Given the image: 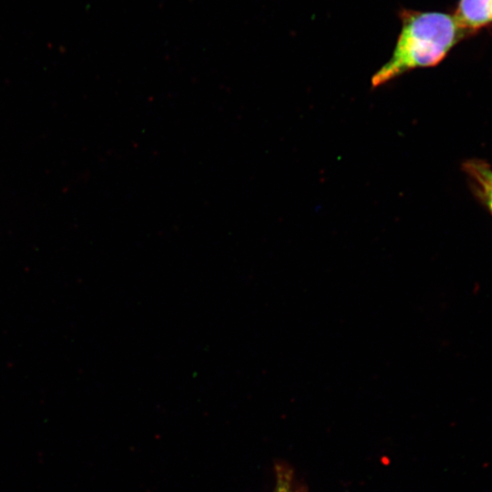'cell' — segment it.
<instances>
[{"instance_id": "2", "label": "cell", "mask_w": 492, "mask_h": 492, "mask_svg": "<svg viewBox=\"0 0 492 492\" xmlns=\"http://www.w3.org/2000/svg\"><path fill=\"white\" fill-rule=\"evenodd\" d=\"M463 169L475 194L492 216V168L483 159H467Z\"/></svg>"}, {"instance_id": "1", "label": "cell", "mask_w": 492, "mask_h": 492, "mask_svg": "<svg viewBox=\"0 0 492 492\" xmlns=\"http://www.w3.org/2000/svg\"><path fill=\"white\" fill-rule=\"evenodd\" d=\"M402 28L391 58L373 76L381 86L418 67L440 63L469 32L454 15L438 12L403 10Z\"/></svg>"}, {"instance_id": "3", "label": "cell", "mask_w": 492, "mask_h": 492, "mask_svg": "<svg viewBox=\"0 0 492 492\" xmlns=\"http://www.w3.org/2000/svg\"><path fill=\"white\" fill-rule=\"evenodd\" d=\"M454 16L473 33L492 23V0H460Z\"/></svg>"}, {"instance_id": "4", "label": "cell", "mask_w": 492, "mask_h": 492, "mask_svg": "<svg viewBox=\"0 0 492 492\" xmlns=\"http://www.w3.org/2000/svg\"><path fill=\"white\" fill-rule=\"evenodd\" d=\"M276 487L274 492H296L291 470L278 466L276 469Z\"/></svg>"}]
</instances>
